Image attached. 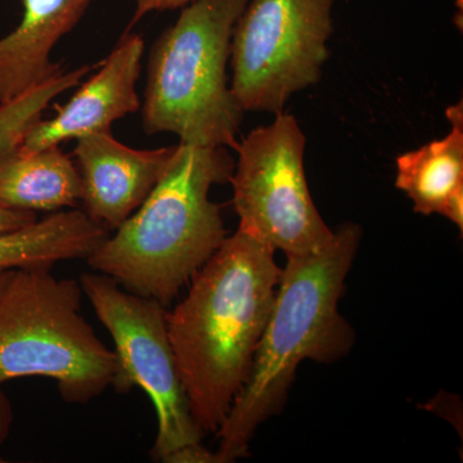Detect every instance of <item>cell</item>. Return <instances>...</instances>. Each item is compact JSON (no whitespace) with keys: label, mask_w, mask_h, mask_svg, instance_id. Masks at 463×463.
Masks as SVG:
<instances>
[{"label":"cell","mask_w":463,"mask_h":463,"mask_svg":"<svg viewBox=\"0 0 463 463\" xmlns=\"http://www.w3.org/2000/svg\"><path fill=\"white\" fill-rule=\"evenodd\" d=\"M274 254L237 230L194 274L181 303L166 313L192 416L203 434L219 430L248 380L281 279Z\"/></svg>","instance_id":"1"},{"label":"cell","mask_w":463,"mask_h":463,"mask_svg":"<svg viewBox=\"0 0 463 463\" xmlns=\"http://www.w3.org/2000/svg\"><path fill=\"white\" fill-rule=\"evenodd\" d=\"M452 130L397 158L395 187L403 191L419 214H439L463 231V109H447Z\"/></svg>","instance_id":"12"},{"label":"cell","mask_w":463,"mask_h":463,"mask_svg":"<svg viewBox=\"0 0 463 463\" xmlns=\"http://www.w3.org/2000/svg\"><path fill=\"white\" fill-rule=\"evenodd\" d=\"M12 274H14V270H0V295L5 291V286L11 279Z\"/></svg>","instance_id":"19"},{"label":"cell","mask_w":463,"mask_h":463,"mask_svg":"<svg viewBox=\"0 0 463 463\" xmlns=\"http://www.w3.org/2000/svg\"><path fill=\"white\" fill-rule=\"evenodd\" d=\"M81 297L80 282L58 279L52 268L14 270L0 295V385L45 377L72 404L115 388L118 356L81 316Z\"/></svg>","instance_id":"5"},{"label":"cell","mask_w":463,"mask_h":463,"mask_svg":"<svg viewBox=\"0 0 463 463\" xmlns=\"http://www.w3.org/2000/svg\"><path fill=\"white\" fill-rule=\"evenodd\" d=\"M91 0H23V20L0 39V103L63 74L51 60L58 42L84 16Z\"/></svg>","instance_id":"11"},{"label":"cell","mask_w":463,"mask_h":463,"mask_svg":"<svg viewBox=\"0 0 463 463\" xmlns=\"http://www.w3.org/2000/svg\"><path fill=\"white\" fill-rule=\"evenodd\" d=\"M335 0H250L231 43L232 93L243 111L279 114L318 83L330 56Z\"/></svg>","instance_id":"8"},{"label":"cell","mask_w":463,"mask_h":463,"mask_svg":"<svg viewBox=\"0 0 463 463\" xmlns=\"http://www.w3.org/2000/svg\"><path fill=\"white\" fill-rule=\"evenodd\" d=\"M97 67L83 65L74 71L63 72L17 99L0 103V158L16 151L51 103L60 94L78 87L81 79Z\"/></svg>","instance_id":"15"},{"label":"cell","mask_w":463,"mask_h":463,"mask_svg":"<svg viewBox=\"0 0 463 463\" xmlns=\"http://www.w3.org/2000/svg\"><path fill=\"white\" fill-rule=\"evenodd\" d=\"M224 147L179 143L154 190L87 258L96 272L166 307L227 237L213 185L230 182Z\"/></svg>","instance_id":"3"},{"label":"cell","mask_w":463,"mask_h":463,"mask_svg":"<svg viewBox=\"0 0 463 463\" xmlns=\"http://www.w3.org/2000/svg\"><path fill=\"white\" fill-rule=\"evenodd\" d=\"M175 147L130 148L111 130L76 139L84 212L106 230H118L154 190Z\"/></svg>","instance_id":"9"},{"label":"cell","mask_w":463,"mask_h":463,"mask_svg":"<svg viewBox=\"0 0 463 463\" xmlns=\"http://www.w3.org/2000/svg\"><path fill=\"white\" fill-rule=\"evenodd\" d=\"M361 239V227L345 223L328 248L288 257L248 380L215 432L219 463L249 456L259 426L282 410L301 362L334 364L354 344L339 300Z\"/></svg>","instance_id":"2"},{"label":"cell","mask_w":463,"mask_h":463,"mask_svg":"<svg viewBox=\"0 0 463 463\" xmlns=\"http://www.w3.org/2000/svg\"><path fill=\"white\" fill-rule=\"evenodd\" d=\"M250 0H194L155 43L143 103L147 134L184 145L236 147L243 118L227 83L234 26Z\"/></svg>","instance_id":"4"},{"label":"cell","mask_w":463,"mask_h":463,"mask_svg":"<svg viewBox=\"0 0 463 463\" xmlns=\"http://www.w3.org/2000/svg\"><path fill=\"white\" fill-rule=\"evenodd\" d=\"M191 2L194 0H137L136 14H134L130 27L136 25L149 12L181 8L190 5Z\"/></svg>","instance_id":"17"},{"label":"cell","mask_w":463,"mask_h":463,"mask_svg":"<svg viewBox=\"0 0 463 463\" xmlns=\"http://www.w3.org/2000/svg\"><path fill=\"white\" fill-rule=\"evenodd\" d=\"M83 294L114 341L120 374L115 389L138 386L154 404L157 434L151 457L164 463H218L201 444L203 432L192 416L190 402L169 335L165 307L121 288L102 273H84Z\"/></svg>","instance_id":"6"},{"label":"cell","mask_w":463,"mask_h":463,"mask_svg":"<svg viewBox=\"0 0 463 463\" xmlns=\"http://www.w3.org/2000/svg\"><path fill=\"white\" fill-rule=\"evenodd\" d=\"M306 143L297 118L279 112L234 147L239 161L230 182L239 230L286 257L315 254L335 239L310 196Z\"/></svg>","instance_id":"7"},{"label":"cell","mask_w":463,"mask_h":463,"mask_svg":"<svg viewBox=\"0 0 463 463\" xmlns=\"http://www.w3.org/2000/svg\"><path fill=\"white\" fill-rule=\"evenodd\" d=\"M145 42L125 33L99 71L85 81L69 102L56 105L57 115L39 121L20 148L25 152L60 146L81 137L111 130V125L141 109L137 81L142 70Z\"/></svg>","instance_id":"10"},{"label":"cell","mask_w":463,"mask_h":463,"mask_svg":"<svg viewBox=\"0 0 463 463\" xmlns=\"http://www.w3.org/2000/svg\"><path fill=\"white\" fill-rule=\"evenodd\" d=\"M78 166L60 146L0 158V203L25 212H61L81 201Z\"/></svg>","instance_id":"13"},{"label":"cell","mask_w":463,"mask_h":463,"mask_svg":"<svg viewBox=\"0 0 463 463\" xmlns=\"http://www.w3.org/2000/svg\"><path fill=\"white\" fill-rule=\"evenodd\" d=\"M14 423V407L7 395L0 389V446L7 440Z\"/></svg>","instance_id":"18"},{"label":"cell","mask_w":463,"mask_h":463,"mask_svg":"<svg viewBox=\"0 0 463 463\" xmlns=\"http://www.w3.org/2000/svg\"><path fill=\"white\" fill-rule=\"evenodd\" d=\"M38 221L36 213L12 209L0 203V234L27 227Z\"/></svg>","instance_id":"16"},{"label":"cell","mask_w":463,"mask_h":463,"mask_svg":"<svg viewBox=\"0 0 463 463\" xmlns=\"http://www.w3.org/2000/svg\"><path fill=\"white\" fill-rule=\"evenodd\" d=\"M109 237L84 210H61L21 230L0 234V270L53 268L87 259Z\"/></svg>","instance_id":"14"}]
</instances>
